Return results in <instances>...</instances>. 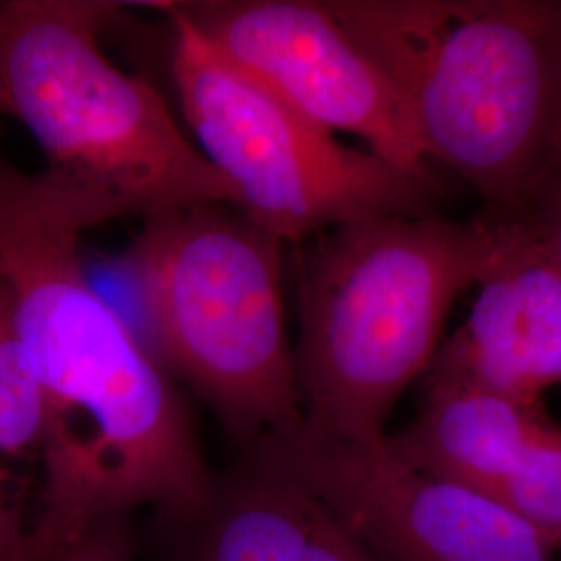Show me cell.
Instances as JSON below:
<instances>
[{
  "label": "cell",
  "instance_id": "obj_12",
  "mask_svg": "<svg viewBox=\"0 0 561 561\" xmlns=\"http://www.w3.org/2000/svg\"><path fill=\"white\" fill-rule=\"evenodd\" d=\"M522 522H526L542 542L561 549V426L545 422L528 447L516 472L493 495Z\"/></svg>",
  "mask_w": 561,
  "mask_h": 561
},
{
  "label": "cell",
  "instance_id": "obj_14",
  "mask_svg": "<svg viewBox=\"0 0 561 561\" xmlns=\"http://www.w3.org/2000/svg\"><path fill=\"white\" fill-rule=\"evenodd\" d=\"M78 535L41 514L34 526L18 516L0 520V561H57Z\"/></svg>",
  "mask_w": 561,
  "mask_h": 561
},
{
  "label": "cell",
  "instance_id": "obj_16",
  "mask_svg": "<svg viewBox=\"0 0 561 561\" xmlns=\"http://www.w3.org/2000/svg\"><path fill=\"white\" fill-rule=\"evenodd\" d=\"M13 312H11V301L4 285L0 283V347L2 343L13 335Z\"/></svg>",
  "mask_w": 561,
  "mask_h": 561
},
{
  "label": "cell",
  "instance_id": "obj_4",
  "mask_svg": "<svg viewBox=\"0 0 561 561\" xmlns=\"http://www.w3.org/2000/svg\"><path fill=\"white\" fill-rule=\"evenodd\" d=\"M117 2H0V102L46 157V178L101 221L231 204L229 190L157 88L102 53Z\"/></svg>",
  "mask_w": 561,
  "mask_h": 561
},
{
  "label": "cell",
  "instance_id": "obj_5",
  "mask_svg": "<svg viewBox=\"0 0 561 561\" xmlns=\"http://www.w3.org/2000/svg\"><path fill=\"white\" fill-rule=\"evenodd\" d=\"M283 248L231 204L148 217L131 248L167 373L208 403L243 451L304 421Z\"/></svg>",
  "mask_w": 561,
  "mask_h": 561
},
{
  "label": "cell",
  "instance_id": "obj_10",
  "mask_svg": "<svg viewBox=\"0 0 561 561\" xmlns=\"http://www.w3.org/2000/svg\"><path fill=\"white\" fill-rule=\"evenodd\" d=\"M547 421L541 403L426 377L416 419L387 435L385 447L424 474L493 500Z\"/></svg>",
  "mask_w": 561,
  "mask_h": 561
},
{
  "label": "cell",
  "instance_id": "obj_2",
  "mask_svg": "<svg viewBox=\"0 0 561 561\" xmlns=\"http://www.w3.org/2000/svg\"><path fill=\"white\" fill-rule=\"evenodd\" d=\"M528 243L520 222L493 213L370 217L298 243L304 422L340 442L381 443L403 391L435 360L454 304Z\"/></svg>",
  "mask_w": 561,
  "mask_h": 561
},
{
  "label": "cell",
  "instance_id": "obj_18",
  "mask_svg": "<svg viewBox=\"0 0 561 561\" xmlns=\"http://www.w3.org/2000/svg\"><path fill=\"white\" fill-rule=\"evenodd\" d=\"M0 115H2V102H0Z\"/></svg>",
  "mask_w": 561,
  "mask_h": 561
},
{
  "label": "cell",
  "instance_id": "obj_9",
  "mask_svg": "<svg viewBox=\"0 0 561 561\" xmlns=\"http://www.w3.org/2000/svg\"><path fill=\"white\" fill-rule=\"evenodd\" d=\"M470 314L424 377L520 403L561 385V268L530 241L482 280Z\"/></svg>",
  "mask_w": 561,
  "mask_h": 561
},
{
  "label": "cell",
  "instance_id": "obj_3",
  "mask_svg": "<svg viewBox=\"0 0 561 561\" xmlns=\"http://www.w3.org/2000/svg\"><path fill=\"white\" fill-rule=\"evenodd\" d=\"M381 67L426 159L512 217L561 148V0H324Z\"/></svg>",
  "mask_w": 561,
  "mask_h": 561
},
{
  "label": "cell",
  "instance_id": "obj_11",
  "mask_svg": "<svg viewBox=\"0 0 561 561\" xmlns=\"http://www.w3.org/2000/svg\"><path fill=\"white\" fill-rule=\"evenodd\" d=\"M329 507L300 482L243 454L217 477L215 497L194 522L183 561H308Z\"/></svg>",
  "mask_w": 561,
  "mask_h": 561
},
{
  "label": "cell",
  "instance_id": "obj_6",
  "mask_svg": "<svg viewBox=\"0 0 561 561\" xmlns=\"http://www.w3.org/2000/svg\"><path fill=\"white\" fill-rule=\"evenodd\" d=\"M146 7L173 25L181 113L248 221L298 245L345 222L433 215V178L341 144L222 60L180 15Z\"/></svg>",
  "mask_w": 561,
  "mask_h": 561
},
{
  "label": "cell",
  "instance_id": "obj_15",
  "mask_svg": "<svg viewBox=\"0 0 561 561\" xmlns=\"http://www.w3.org/2000/svg\"><path fill=\"white\" fill-rule=\"evenodd\" d=\"M57 561H136L131 514H115L85 526Z\"/></svg>",
  "mask_w": 561,
  "mask_h": 561
},
{
  "label": "cell",
  "instance_id": "obj_17",
  "mask_svg": "<svg viewBox=\"0 0 561 561\" xmlns=\"http://www.w3.org/2000/svg\"><path fill=\"white\" fill-rule=\"evenodd\" d=\"M11 516H18L11 507H9V503H7V497H4V493H2V489H0V520H4V518H11Z\"/></svg>",
  "mask_w": 561,
  "mask_h": 561
},
{
  "label": "cell",
  "instance_id": "obj_8",
  "mask_svg": "<svg viewBox=\"0 0 561 561\" xmlns=\"http://www.w3.org/2000/svg\"><path fill=\"white\" fill-rule=\"evenodd\" d=\"M187 21L222 60L327 134H350L412 175L431 178L398 90L327 2H154Z\"/></svg>",
  "mask_w": 561,
  "mask_h": 561
},
{
  "label": "cell",
  "instance_id": "obj_1",
  "mask_svg": "<svg viewBox=\"0 0 561 561\" xmlns=\"http://www.w3.org/2000/svg\"><path fill=\"white\" fill-rule=\"evenodd\" d=\"M88 202L0 159V283L23 358L41 381L42 514L83 530L150 507L192 526L215 497L187 403L94 289L81 236Z\"/></svg>",
  "mask_w": 561,
  "mask_h": 561
},
{
  "label": "cell",
  "instance_id": "obj_7",
  "mask_svg": "<svg viewBox=\"0 0 561 561\" xmlns=\"http://www.w3.org/2000/svg\"><path fill=\"white\" fill-rule=\"evenodd\" d=\"M300 482L381 561H551L502 503L398 460L385 439L340 442L306 422L243 451Z\"/></svg>",
  "mask_w": 561,
  "mask_h": 561
},
{
  "label": "cell",
  "instance_id": "obj_13",
  "mask_svg": "<svg viewBox=\"0 0 561 561\" xmlns=\"http://www.w3.org/2000/svg\"><path fill=\"white\" fill-rule=\"evenodd\" d=\"M48 403L41 381L23 358L15 331L0 347V451L41 449Z\"/></svg>",
  "mask_w": 561,
  "mask_h": 561
}]
</instances>
